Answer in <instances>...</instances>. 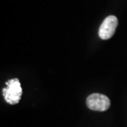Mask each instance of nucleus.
<instances>
[{
  "label": "nucleus",
  "mask_w": 127,
  "mask_h": 127,
  "mask_svg": "<svg viewBox=\"0 0 127 127\" xmlns=\"http://www.w3.org/2000/svg\"><path fill=\"white\" fill-rule=\"evenodd\" d=\"M5 101L8 104L14 105L19 102L22 94L21 83L18 78H12L6 82V88H2Z\"/></svg>",
  "instance_id": "1"
},
{
  "label": "nucleus",
  "mask_w": 127,
  "mask_h": 127,
  "mask_svg": "<svg viewBox=\"0 0 127 127\" xmlns=\"http://www.w3.org/2000/svg\"><path fill=\"white\" fill-rule=\"evenodd\" d=\"M88 107L93 111H105L111 106V101L108 96L101 93H93L87 98Z\"/></svg>",
  "instance_id": "2"
},
{
  "label": "nucleus",
  "mask_w": 127,
  "mask_h": 127,
  "mask_svg": "<svg viewBox=\"0 0 127 127\" xmlns=\"http://www.w3.org/2000/svg\"><path fill=\"white\" fill-rule=\"evenodd\" d=\"M118 24V20L115 16H109L104 20L99 28V37L101 40H108L112 37Z\"/></svg>",
  "instance_id": "3"
}]
</instances>
